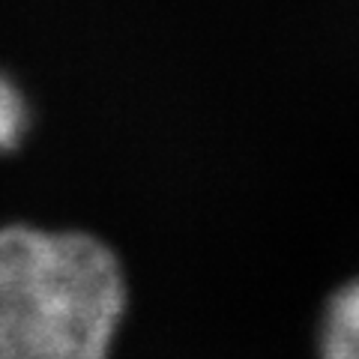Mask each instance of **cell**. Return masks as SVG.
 Listing matches in <instances>:
<instances>
[{
  "label": "cell",
  "mask_w": 359,
  "mask_h": 359,
  "mask_svg": "<svg viewBox=\"0 0 359 359\" xmlns=\"http://www.w3.org/2000/svg\"><path fill=\"white\" fill-rule=\"evenodd\" d=\"M27 126V108L25 99L13 87L9 78L0 75V150L15 147Z\"/></svg>",
  "instance_id": "3957f363"
},
{
  "label": "cell",
  "mask_w": 359,
  "mask_h": 359,
  "mask_svg": "<svg viewBox=\"0 0 359 359\" xmlns=\"http://www.w3.org/2000/svg\"><path fill=\"white\" fill-rule=\"evenodd\" d=\"M126 285L87 233L0 231V359H108Z\"/></svg>",
  "instance_id": "6da1fadb"
},
{
  "label": "cell",
  "mask_w": 359,
  "mask_h": 359,
  "mask_svg": "<svg viewBox=\"0 0 359 359\" xmlns=\"http://www.w3.org/2000/svg\"><path fill=\"white\" fill-rule=\"evenodd\" d=\"M323 359H359V278L332 297L320 327Z\"/></svg>",
  "instance_id": "7a4b0ae2"
}]
</instances>
